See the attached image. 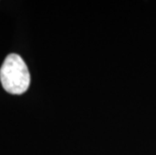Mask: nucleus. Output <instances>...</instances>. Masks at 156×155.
I'll use <instances>...</instances> for the list:
<instances>
[{
	"label": "nucleus",
	"mask_w": 156,
	"mask_h": 155,
	"mask_svg": "<svg viewBox=\"0 0 156 155\" xmlns=\"http://www.w3.org/2000/svg\"><path fill=\"white\" fill-rule=\"evenodd\" d=\"M0 82L9 94L25 93L30 84V75L24 61L19 55L10 54L6 57L0 69Z\"/></svg>",
	"instance_id": "1"
}]
</instances>
